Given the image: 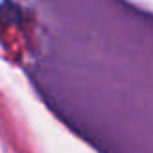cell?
Instances as JSON below:
<instances>
[{
    "label": "cell",
    "instance_id": "cell-1",
    "mask_svg": "<svg viewBox=\"0 0 153 153\" xmlns=\"http://www.w3.org/2000/svg\"><path fill=\"white\" fill-rule=\"evenodd\" d=\"M18 7L11 2H6L4 6H0V20L2 22H11L13 18H18Z\"/></svg>",
    "mask_w": 153,
    "mask_h": 153
}]
</instances>
